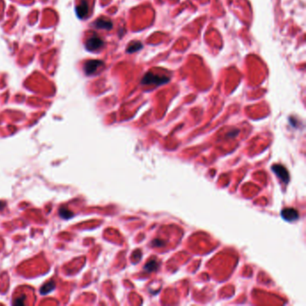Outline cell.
Masks as SVG:
<instances>
[{
	"label": "cell",
	"mask_w": 306,
	"mask_h": 306,
	"mask_svg": "<svg viewBox=\"0 0 306 306\" xmlns=\"http://www.w3.org/2000/svg\"><path fill=\"white\" fill-rule=\"evenodd\" d=\"M272 170H273V172L276 174L278 178H280L284 182L287 183L289 181V173L284 166L280 164H276L272 166Z\"/></svg>",
	"instance_id": "277c9868"
},
{
	"label": "cell",
	"mask_w": 306,
	"mask_h": 306,
	"mask_svg": "<svg viewBox=\"0 0 306 306\" xmlns=\"http://www.w3.org/2000/svg\"><path fill=\"white\" fill-rule=\"evenodd\" d=\"M88 12H89V6L85 0H82L79 5L76 6V13L78 17L81 19H85L86 16H88Z\"/></svg>",
	"instance_id": "8992f818"
},
{
	"label": "cell",
	"mask_w": 306,
	"mask_h": 306,
	"mask_svg": "<svg viewBox=\"0 0 306 306\" xmlns=\"http://www.w3.org/2000/svg\"><path fill=\"white\" fill-rule=\"evenodd\" d=\"M24 301H25V296L22 295L20 297H17L15 300V302H13V303L16 305H23V304H24Z\"/></svg>",
	"instance_id": "7c38bea8"
},
{
	"label": "cell",
	"mask_w": 306,
	"mask_h": 306,
	"mask_svg": "<svg viewBox=\"0 0 306 306\" xmlns=\"http://www.w3.org/2000/svg\"><path fill=\"white\" fill-rule=\"evenodd\" d=\"M59 215L61 217H63V218H69V217H71L73 215V213L71 211H69V210H67L66 208H60L59 209Z\"/></svg>",
	"instance_id": "30bf717a"
},
{
	"label": "cell",
	"mask_w": 306,
	"mask_h": 306,
	"mask_svg": "<svg viewBox=\"0 0 306 306\" xmlns=\"http://www.w3.org/2000/svg\"><path fill=\"white\" fill-rule=\"evenodd\" d=\"M54 288H55V283L54 282H50L46 285H44L43 287L40 288V294L42 295H46L48 293L51 292Z\"/></svg>",
	"instance_id": "ba28073f"
},
{
	"label": "cell",
	"mask_w": 306,
	"mask_h": 306,
	"mask_svg": "<svg viewBox=\"0 0 306 306\" xmlns=\"http://www.w3.org/2000/svg\"><path fill=\"white\" fill-rule=\"evenodd\" d=\"M94 25L98 29H104V30H111L113 26L112 23L106 18H99L94 22Z\"/></svg>",
	"instance_id": "52a82bcc"
},
{
	"label": "cell",
	"mask_w": 306,
	"mask_h": 306,
	"mask_svg": "<svg viewBox=\"0 0 306 306\" xmlns=\"http://www.w3.org/2000/svg\"><path fill=\"white\" fill-rule=\"evenodd\" d=\"M85 46H86V49L90 51L98 50L103 46V40L98 36H93L87 40Z\"/></svg>",
	"instance_id": "7a4b0ae2"
},
{
	"label": "cell",
	"mask_w": 306,
	"mask_h": 306,
	"mask_svg": "<svg viewBox=\"0 0 306 306\" xmlns=\"http://www.w3.org/2000/svg\"><path fill=\"white\" fill-rule=\"evenodd\" d=\"M281 215L283 218L285 220V221H288V222H291V221H295L298 218V212L296 211V210L295 208H285L282 210L281 212Z\"/></svg>",
	"instance_id": "5b68a950"
},
{
	"label": "cell",
	"mask_w": 306,
	"mask_h": 306,
	"mask_svg": "<svg viewBox=\"0 0 306 306\" xmlns=\"http://www.w3.org/2000/svg\"><path fill=\"white\" fill-rule=\"evenodd\" d=\"M156 267H157V263H156V261L152 260L146 264V266L145 267V269L147 271H153L156 268Z\"/></svg>",
	"instance_id": "8fae6325"
},
{
	"label": "cell",
	"mask_w": 306,
	"mask_h": 306,
	"mask_svg": "<svg viewBox=\"0 0 306 306\" xmlns=\"http://www.w3.org/2000/svg\"><path fill=\"white\" fill-rule=\"evenodd\" d=\"M103 65V62L99 60H89L85 64L84 66V70L85 73L88 76H91V74L96 73V71L98 70L99 67Z\"/></svg>",
	"instance_id": "3957f363"
},
{
	"label": "cell",
	"mask_w": 306,
	"mask_h": 306,
	"mask_svg": "<svg viewBox=\"0 0 306 306\" xmlns=\"http://www.w3.org/2000/svg\"><path fill=\"white\" fill-rule=\"evenodd\" d=\"M143 48V44L139 42H136L132 44H130V46H128V48L127 49V51L128 53H133V52H136L139 50L140 49H142Z\"/></svg>",
	"instance_id": "9c48e42d"
},
{
	"label": "cell",
	"mask_w": 306,
	"mask_h": 306,
	"mask_svg": "<svg viewBox=\"0 0 306 306\" xmlns=\"http://www.w3.org/2000/svg\"><path fill=\"white\" fill-rule=\"evenodd\" d=\"M170 81V78L164 76H159V74H154L153 73H147L145 74V76L142 79V85H161L166 84Z\"/></svg>",
	"instance_id": "6da1fadb"
}]
</instances>
